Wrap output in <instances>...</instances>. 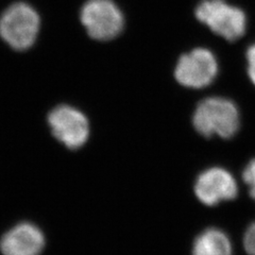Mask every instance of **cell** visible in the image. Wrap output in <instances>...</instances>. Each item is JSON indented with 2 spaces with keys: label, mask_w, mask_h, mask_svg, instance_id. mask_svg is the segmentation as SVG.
I'll return each instance as SVG.
<instances>
[{
  "label": "cell",
  "mask_w": 255,
  "mask_h": 255,
  "mask_svg": "<svg viewBox=\"0 0 255 255\" xmlns=\"http://www.w3.org/2000/svg\"><path fill=\"white\" fill-rule=\"evenodd\" d=\"M245 250L249 255H255V222L246 231L244 236Z\"/></svg>",
  "instance_id": "obj_11"
},
{
  "label": "cell",
  "mask_w": 255,
  "mask_h": 255,
  "mask_svg": "<svg viewBox=\"0 0 255 255\" xmlns=\"http://www.w3.org/2000/svg\"><path fill=\"white\" fill-rule=\"evenodd\" d=\"M195 193L197 198L205 205H216L222 201L232 200L238 193L237 183L228 170L214 167L199 175Z\"/></svg>",
  "instance_id": "obj_7"
},
{
  "label": "cell",
  "mask_w": 255,
  "mask_h": 255,
  "mask_svg": "<svg viewBox=\"0 0 255 255\" xmlns=\"http://www.w3.org/2000/svg\"><path fill=\"white\" fill-rule=\"evenodd\" d=\"M39 23V16L33 7L25 2H16L0 17V36L13 49L27 50L35 42Z\"/></svg>",
  "instance_id": "obj_2"
},
{
  "label": "cell",
  "mask_w": 255,
  "mask_h": 255,
  "mask_svg": "<svg viewBox=\"0 0 255 255\" xmlns=\"http://www.w3.org/2000/svg\"><path fill=\"white\" fill-rule=\"evenodd\" d=\"M247 60H248V74L251 81L255 84V44L252 45L247 51Z\"/></svg>",
  "instance_id": "obj_12"
},
{
  "label": "cell",
  "mask_w": 255,
  "mask_h": 255,
  "mask_svg": "<svg viewBox=\"0 0 255 255\" xmlns=\"http://www.w3.org/2000/svg\"><path fill=\"white\" fill-rule=\"evenodd\" d=\"M243 179L249 187L251 197L255 200V158L247 165L243 173Z\"/></svg>",
  "instance_id": "obj_10"
},
{
  "label": "cell",
  "mask_w": 255,
  "mask_h": 255,
  "mask_svg": "<svg viewBox=\"0 0 255 255\" xmlns=\"http://www.w3.org/2000/svg\"><path fill=\"white\" fill-rule=\"evenodd\" d=\"M195 129L205 137L231 138L239 129V112L233 101L212 97L199 103L193 117Z\"/></svg>",
  "instance_id": "obj_1"
},
{
  "label": "cell",
  "mask_w": 255,
  "mask_h": 255,
  "mask_svg": "<svg viewBox=\"0 0 255 255\" xmlns=\"http://www.w3.org/2000/svg\"><path fill=\"white\" fill-rule=\"evenodd\" d=\"M89 35L97 41H110L122 33L125 18L113 0H89L80 13Z\"/></svg>",
  "instance_id": "obj_4"
},
{
  "label": "cell",
  "mask_w": 255,
  "mask_h": 255,
  "mask_svg": "<svg viewBox=\"0 0 255 255\" xmlns=\"http://www.w3.org/2000/svg\"><path fill=\"white\" fill-rule=\"evenodd\" d=\"M217 74V60L204 48H197L182 55L174 70L177 81L189 89H202L210 85Z\"/></svg>",
  "instance_id": "obj_5"
},
{
  "label": "cell",
  "mask_w": 255,
  "mask_h": 255,
  "mask_svg": "<svg viewBox=\"0 0 255 255\" xmlns=\"http://www.w3.org/2000/svg\"><path fill=\"white\" fill-rule=\"evenodd\" d=\"M193 255H232V245L222 231L209 229L196 238Z\"/></svg>",
  "instance_id": "obj_9"
},
{
  "label": "cell",
  "mask_w": 255,
  "mask_h": 255,
  "mask_svg": "<svg viewBox=\"0 0 255 255\" xmlns=\"http://www.w3.org/2000/svg\"><path fill=\"white\" fill-rule=\"evenodd\" d=\"M45 247V236L33 223L21 222L7 231L0 241L2 255H39Z\"/></svg>",
  "instance_id": "obj_8"
},
{
  "label": "cell",
  "mask_w": 255,
  "mask_h": 255,
  "mask_svg": "<svg viewBox=\"0 0 255 255\" xmlns=\"http://www.w3.org/2000/svg\"><path fill=\"white\" fill-rule=\"evenodd\" d=\"M48 124L55 138L69 149H79L90 136L86 116L70 106H59L48 115Z\"/></svg>",
  "instance_id": "obj_6"
},
{
  "label": "cell",
  "mask_w": 255,
  "mask_h": 255,
  "mask_svg": "<svg viewBox=\"0 0 255 255\" xmlns=\"http://www.w3.org/2000/svg\"><path fill=\"white\" fill-rule=\"evenodd\" d=\"M196 16L214 33L230 42L242 37L246 31V14L223 0H203L197 6Z\"/></svg>",
  "instance_id": "obj_3"
}]
</instances>
